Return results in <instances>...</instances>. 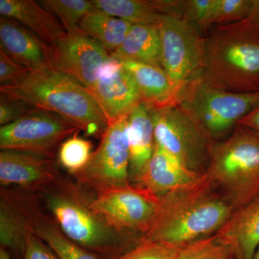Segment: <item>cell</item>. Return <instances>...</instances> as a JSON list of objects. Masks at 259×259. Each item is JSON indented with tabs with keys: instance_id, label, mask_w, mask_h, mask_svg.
<instances>
[{
	"instance_id": "cell-24",
	"label": "cell",
	"mask_w": 259,
	"mask_h": 259,
	"mask_svg": "<svg viewBox=\"0 0 259 259\" xmlns=\"http://www.w3.org/2000/svg\"><path fill=\"white\" fill-rule=\"evenodd\" d=\"M132 25L125 20L95 9L83 17L79 28L112 53L120 47Z\"/></svg>"
},
{
	"instance_id": "cell-38",
	"label": "cell",
	"mask_w": 259,
	"mask_h": 259,
	"mask_svg": "<svg viewBox=\"0 0 259 259\" xmlns=\"http://www.w3.org/2000/svg\"><path fill=\"white\" fill-rule=\"evenodd\" d=\"M253 259H259V246L258 248H257L256 251H255L254 256H253Z\"/></svg>"
},
{
	"instance_id": "cell-34",
	"label": "cell",
	"mask_w": 259,
	"mask_h": 259,
	"mask_svg": "<svg viewBox=\"0 0 259 259\" xmlns=\"http://www.w3.org/2000/svg\"><path fill=\"white\" fill-rule=\"evenodd\" d=\"M22 259H59L54 252L34 233L30 235L25 244Z\"/></svg>"
},
{
	"instance_id": "cell-13",
	"label": "cell",
	"mask_w": 259,
	"mask_h": 259,
	"mask_svg": "<svg viewBox=\"0 0 259 259\" xmlns=\"http://www.w3.org/2000/svg\"><path fill=\"white\" fill-rule=\"evenodd\" d=\"M92 93L106 116L109 125L127 117L142 102L136 81L120 59L110 56L100 71Z\"/></svg>"
},
{
	"instance_id": "cell-35",
	"label": "cell",
	"mask_w": 259,
	"mask_h": 259,
	"mask_svg": "<svg viewBox=\"0 0 259 259\" xmlns=\"http://www.w3.org/2000/svg\"><path fill=\"white\" fill-rule=\"evenodd\" d=\"M241 22L259 35V0H252L249 14Z\"/></svg>"
},
{
	"instance_id": "cell-6",
	"label": "cell",
	"mask_w": 259,
	"mask_h": 259,
	"mask_svg": "<svg viewBox=\"0 0 259 259\" xmlns=\"http://www.w3.org/2000/svg\"><path fill=\"white\" fill-rule=\"evenodd\" d=\"M179 105L214 142L259 105V92L226 91L209 82L202 74L184 85Z\"/></svg>"
},
{
	"instance_id": "cell-12",
	"label": "cell",
	"mask_w": 259,
	"mask_h": 259,
	"mask_svg": "<svg viewBox=\"0 0 259 259\" xmlns=\"http://www.w3.org/2000/svg\"><path fill=\"white\" fill-rule=\"evenodd\" d=\"M51 47L53 68L71 76L88 90L96 83L102 68L111 56L101 44L79 28L66 32Z\"/></svg>"
},
{
	"instance_id": "cell-5",
	"label": "cell",
	"mask_w": 259,
	"mask_h": 259,
	"mask_svg": "<svg viewBox=\"0 0 259 259\" xmlns=\"http://www.w3.org/2000/svg\"><path fill=\"white\" fill-rule=\"evenodd\" d=\"M205 174L234 211L256 198L259 196V134L237 125L229 137L213 143Z\"/></svg>"
},
{
	"instance_id": "cell-25",
	"label": "cell",
	"mask_w": 259,
	"mask_h": 259,
	"mask_svg": "<svg viewBox=\"0 0 259 259\" xmlns=\"http://www.w3.org/2000/svg\"><path fill=\"white\" fill-rule=\"evenodd\" d=\"M95 9L133 24L158 25L161 15L151 1L142 0H93Z\"/></svg>"
},
{
	"instance_id": "cell-4",
	"label": "cell",
	"mask_w": 259,
	"mask_h": 259,
	"mask_svg": "<svg viewBox=\"0 0 259 259\" xmlns=\"http://www.w3.org/2000/svg\"><path fill=\"white\" fill-rule=\"evenodd\" d=\"M202 76L236 93L259 92V35L241 21L211 28L205 37Z\"/></svg>"
},
{
	"instance_id": "cell-22",
	"label": "cell",
	"mask_w": 259,
	"mask_h": 259,
	"mask_svg": "<svg viewBox=\"0 0 259 259\" xmlns=\"http://www.w3.org/2000/svg\"><path fill=\"white\" fill-rule=\"evenodd\" d=\"M30 221L34 234L59 259H103L69 239L44 208L35 193L30 207Z\"/></svg>"
},
{
	"instance_id": "cell-31",
	"label": "cell",
	"mask_w": 259,
	"mask_h": 259,
	"mask_svg": "<svg viewBox=\"0 0 259 259\" xmlns=\"http://www.w3.org/2000/svg\"><path fill=\"white\" fill-rule=\"evenodd\" d=\"M30 72L31 71L0 49V88L18 84L26 79Z\"/></svg>"
},
{
	"instance_id": "cell-23",
	"label": "cell",
	"mask_w": 259,
	"mask_h": 259,
	"mask_svg": "<svg viewBox=\"0 0 259 259\" xmlns=\"http://www.w3.org/2000/svg\"><path fill=\"white\" fill-rule=\"evenodd\" d=\"M110 54L122 60L139 61L162 68L158 25L134 24L120 47Z\"/></svg>"
},
{
	"instance_id": "cell-17",
	"label": "cell",
	"mask_w": 259,
	"mask_h": 259,
	"mask_svg": "<svg viewBox=\"0 0 259 259\" xmlns=\"http://www.w3.org/2000/svg\"><path fill=\"white\" fill-rule=\"evenodd\" d=\"M203 175L189 169L175 156L156 144L152 157L137 186L161 197L193 185Z\"/></svg>"
},
{
	"instance_id": "cell-21",
	"label": "cell",
	"mask_w": 259,
	"mask_h": 259,
	"mask_svg": "<svg viewBox=\"0 0 259 259\" xmlns=\"http://www.w3.org/2000/svg\"><path fill=\"white\" fill-rule=\"evenodd\" d=\"M0 14L16 20L50 46L66 33L60 20L33 0H0Z\"/></svg>"
},
{
	"instance_id": "cell-16",
	"label": "cell",
	"mask_w": 259,
	"mask_h": 259,
	"mask_svg": "<svg viewBox=\"0 0 259 259\" xmlns=\"http://www.w3.org/2000/svg\"><path fill=\"white\" fill-rule=\"evenodd\" d=\"M0 49L30 71L53 68L50 45L13 19L0 18Z\"/></svg>"
},
{
	"instance_id": "cell-30",
	"label": "cell",
	"mask_w": 259,
	"mask_h": 259,
	"mask_svg": "<svg viewBox=\"0 0 259 259\" xmlns=\"http://www.w3.org/2000/svg\"><path fill=\"white\" fill-rule=\"evenodd\" d=\"M181 248L143 238L136 246L115 259H177Z\"/></svg>"
},
{
	"instance_id": "cell-18",
	"label": "cell",
	"mask_w": 259,
	"mask_h": 259,
	"mask_svg": "<svg viewBox=\"0 0 259 259\" xmlns=\"http://www.w3.org/2000/svg\"><path fill=\"white\" fill-rule=\"evenodd\" d=\"M120 60L136 81L142 102L149 108L179 105L184 86L174 81L162 68L139 61Z\"/></svg>"
},
{
	"instance_id": "cell-27",
	"label": "cell",
	"mask_w": 259,
	"mask_h": 259,
	"mask_svg": "<svg viewBox=\"0 0 259 259\" xmlns=\"http://www.w3.org/2000/svg\"><path fill=\"white\" fill-rule=\"evenodd\" d=\"M78 133L61 143L58 154L61 166L73 176L88 165L93 153L91 141L79 137Z\"/></svg>"
},
{
	"instance_id": "cell-2",
	"label": "cell",
	"mask_w": 259,
	"mask_h": 259,
	"mask_svg": "<svg viewBox=\"0 0 259 259\" xmlns=\"http://www.w3.org/2000/svg\"><path fill=\"white\" fill-rule=\"evenodd\" d=\"M159 198L156 217L143 238L178 248L215 234L234 212L205 173L193 185Z\"/></svg>"
},
{
	"instance_id": "cell-20",
	"label": "cell",
	"mask_w": 259,
	"mask_h": 259,
	"mask_svg": "<svg viewBox=\"0 0 259 259\" xmlns=\"http://www.w3.org/2000/svg\"><path fill=\"white\" fill-rule=\"evenodd\" d=\"M241 259H253L259 246V196L236 209L215 233Z\"/></svg>"
},
{
	"instance_id": "cell-37",
	"label": "cell",
	"mask_w": 259,
	"mask_h": 259,
	"mask_svg": "<svg viewBox=\"0 0 259 259\" xmlns=\"http://www.w3.org/2000/svg\"><path fill=\"white\" fill-rule=\"evenodd\" d=\"M0 259H13V258L6 250L0 247Z\"/></svg>"
},
{
	"instance_id": "cell-7",
	"label": "cell",
	"mask_w": 259,
	"mask_h": 259,
	"mask_svg": "<svg viewBox=\"0 0 259 259\" xmlns=\"http://www.w3.org/2000/svg\"><path fill=\"white\" fill-rule=\"evenodd\" d=\"M149 109L156 144L189 169L205 173L214 142L180 105Z\"/></svg>"
},
{
	"instance_id": "cell-8",
	"label": "cell",
	"mask_w": 259,
	"mask_h": 259,
	"mask_svg": "<svg viewBox=\"0 0 259 259\" xmlns=\"http://www.w3.org/2000/svg\"><path fill=\"white\" fill-rule=\"evenodd\" d=\"M127 117L109 125L90 161L75 181L95 194L131 185Z\"/></svg>"
},
{
	"instance_id": "cell-19",
	"label": "cell",
	"mask_w": 259,
	"mask_h": 259,
	"mask_svg": "<svg viewBox=\"0 0 259 259\" xmlns=\"http://www.w3.org/2000/svg\"><path fill=\"white\" fill-rule=\"evenodd\" d=\"M131 185L137 186L152 157L156 141L149 107L141 102L127 116Z\"/></svg>"
},
{
	"instance_id": "cell-15",
	"label": "cell",
	"mask_w": 259,
	"mask_h": 259,
	"mask_svg": "<svg viewBox=\"0 0 259 259\" xmlns=\"http://www.w3.org/2000/svg\"><path fill=\"white\" fill-rule=\"evenodd\" d=\"M0 242L10 255L23 258L27 240L33 231L30 212L33 192L3 187L0 192Z\"/></svg>"
},
{
	"instance_id": "cell-10",
	"label": "cell",
	"mask_w": 259,
	"mask_h": 259,
	"mask_svg": "<svg viewBox=\"0 0 259 259\" xmlns=\"http://www.w3.org/2000/svg\"><path fill=\"white\" fill-rule=\"evenodd\" d=\"M160 198L147 189L129 185L97 194L93 208L115 229L144 236L157 213Z\"/></svg>"
},
{
	"instance_id": "cell-33",
	"label": "cell",
	"mask_w": 259,
	"mask_h": 259,
	"mask_svg": "<svg viewBox=\"0 0 259 259\" xmlns=\"http://www.w3.org/2000/svg\"><path fill=\"white\" fill-rule=\"evenodd\" d=\"M214 0H185L182 4V19L202 28Z\"/></svg>"
},
{
	"instance_id": "cell-11",
	"label": "cell",
	"mask_w": 259,
	"mask_h": 259,
	"mask_svg": "<svg viewBox=\"0 0 259 259\" xmlns=\"http://www.w3.org/2000/svg\"><path fill=\"white\" fill-rule=\"evenodd\" d=\"M60 116L35 108L18 120L0 127V148L53 154L61 141L79 132Z\"/></svg>"
},
{
	"instance_id": "cell-29",
	"label": "cell",
	"mask_w": 259,
	"mask_h": 259,
	"mask_svg": "<svg viewBox=\"0 0 259 259\" xmlns=\"http://www.w3.org/2000/svg\"><path fill=\"white\" fill-rule=\"evenodd\" d=\"M177 259H241L236 250L215 234L181 248Z\"/></svg>"
},
{
	"instance_id": "cell-1",
	"label": "cell",
	"mask_w": 259,
	"mask_h": 259,
	"mask_svg": "<svg viewBox=\"0 0 259 259\" xmlns=\"http://www.w3.org/2000/svg\"><path fill=\"white\" fill-rule=\"evenodd\" d=\"M35 193L69 239L100 258H118L142 240L109 225L93 208L92 204L96 194L76 181L59 175Z\"/></svg>"
},
{
	"instance_id": "cell-14",
	"label": "cell",
	"mask_w": 259,
	"mask_h": 259,
	"mask_svg": "<svg viewBox=\"0 0 259 259\" xmlns=\"http://www.w3.org/2000/svg\"><path fill=\"white\" fill-rule=\"evenodd\" d=\"M60 175L54 155L4 150L0 153L2 187L36 192Z\"/></svg>"
},
{
	"instance_id": "cell-28",
	"label": "cell",
	"mask_w": 259,
	"mask_h": 259,
	"mask_svg": "<svg viewBox=\"0 0 259 259\" xmlns=\"http://www.w3.org/2000/svg\"><path fill=\"white\" fill-rule=\"evenodd\" d=\"M252 0H214L202 28L230 25L244 20L249 14Z\"/></svg>"
},
{
	"instance_id": "cell-9",
	"label": "cell",
	"mask_w": 259,
	"mask_h": 259,
	"mask_svg": "<svg viewBox=\"0 0 259 259\" xmlns=\"http://www.w3.org/2000/svg\"><path fill=\"white\" fill-rule=\"evenodd\" d=\"M158 27L165 72L181 86L202 75L205 37L200 29L183 19L162 15Z\"/></svg>"
},
{
	"instance_id": "cell-36",
	"label": "cell",
	"mask_w": 259,
	"mask_h": 259,
	"mask_svg": "<svg viewBox=\"0 0 259 259\" xmlns=\"http://www.w3.org/2000/svg\"><path fill=\"white\" fill-rule=\"evenodd\" d=\"M238 125L244 126L259 134V105L244 116Z\"/></svg>"
},
{
	"instance_id": "cell-3",
	"label": "cell",
	"mask_w": 259,
	"mask_h": 259,
	"mask_svg": "<svg viewBox=\"0 0 259 259\" xmlns=\"http://www.w3.org/2000/svg\"><path fill=\"white\" fill-rule=\"evenodd\" d=\"M0 92L55 113L88 136L102 137L109 126L106 116L88 89L54 68L32 71L21 83L1 87Z\"/></svg>"
},
{
	"instance_id": "cell-32",
	"label": "cell",
	"mask_w": 259,
	"mask_h": 259,
	"mask_svg": "<svg viewBox=\"0 0 259 259\" xmlns=\"http://www.w3.org/2000/svg\"><path fill=\"white\" fill-rule=\"evenodd\" d=\"M36 107L24 100L1 94L0 96V125L12 123Z\"/></svg>"
},
{
	"instance_id": "cell-26",
	"label": "cell",
	"mask_w": 259,
	"mask_h": 259,
	"mask_svg": "<svg viewBox=\"0 0 259 259\" xmlns=\"http://www.w3.org/2000/svg\"><path fill=\"white\" fill-rule=\"evenodd\" d=\"M38 3L60 20L66 32L79 28L83 17L95 9L92 1L87 0H42Z\"/></svg>"
}]
</instances>
